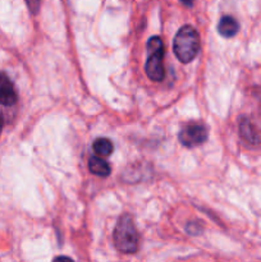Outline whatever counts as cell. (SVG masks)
Here are the masks:
<instances>
[{"instance_id":"1","label":"cell","mask_w":261,"mask_h":262,"mask_svg":"<svg viewBox=\"0 0 261 262\" xmlns=\"http://www.w3.org/2000/svg\"><path fill=\"white\" fill-rule=\"evenodd\" d=\"M113 239H114V245L117 250L120 251L122 253L130 255V253L137 252L140 237H138L135 222H133L132 216L129 214L122 215L118 219L114 234H113Z\"/></svg>"},{"instance_id":"2","label":"cell","mask_w":261,"mask_h":262,"mask_svg":"<svg viewBox=\"0 0 261 262\" xmlns=\"http://www.w3.org/2000/svg\"><path fill=\"white\" fill-rule=\"evenodd\" d=\"M173 49L179 61L186 64L192 61L200 50L199 32L192 26H183L174 37Z\"/></svg>"},{"instance_id":"3","label":"cell","mask_w":261,"mask_h":262,"mask_svg":"<svg viewBox=\"0 0 261 262\" xmlns=\"http://www.w3.org/2000/svg\"><path fill=\"white\" fill-rule=\"evenodd\" d=\"M209 137L207 128L202 123H189L179 132V141L186 147H196L202 145Z\"/></svg>"},{"instance_id":"4","label":"cell","mask_w":261,"mask_h":262,"mask_svg":"<svg viewBox=\"0 0 261 262\" xmlns=\"http://www.w3.org/2000/svg\"><path fill=\"white\" fill-rule=\"evenodd\" d=\"M163 55L164 53H155L148 55L147 61H146L145 66V71L151 81L160 82L163 81L164 77H165V71H164L163 64Z\"/></svg>"},{"instance_id":"5","label":"cell","mask_w":261,"mask_h":262,"mask_svg":"<svg viewBox=\"0 0 261 262\" xmlns=\"http://www.w3.org/2000/svg\"><path fill=\"white\" fill-rule=\"evenodd\" d=\"M17 102V92L5 72H0V104L12 106Z\"/></svg>"},{"instance_id":"6","label":"cell","mask_w":261,"mask_h":262,"mask_svg":"<svg viewBox=\"0 0 261 262\" xmlns=\"http://www.w3.org/2000/svg\"><path fill=\"white\" fill-rule=\"evenodd\" d=\"M240 132L241 136H242L243 140L246 142L251 143V145H257L260 143L261 137H260V133L258 130L256 129L255 125L250 122L248 119H242L240 123Z\"/></svg>"},{"instance_id":"7","label":"cell","mask_w":261,"mask_h":262,"mask_svg":"<svg viewBox=\"0 0 261 262\" xmlns=\"http://www.w3.org/2000/svg\"><path fill=\"white\" fill-rule=\"evenodd\" d=\"M238 30H240L238 22L233 17H229V15L223 17L222 19H220L219 25H217V31H219V33L227 38L233 37V36L237 35Z\"/></svg>"},{"instance_id":"8","label":"cell","mask_w":261,"mask_h":262,"mask_svg":"<svg viewBox=\"0 0 261 262\" xmlns=\"http://www.w3.org/2000/svg\"><path fill=\"white\" fill-rule=\"evenodd\" d=\"M89 169L92 174L99 177H107L110 176V171H112L109 164L104 159L99 158V156H92V158H90Z\"/></svg>"},{"instance_id":"9","label":"cell","mask_w":261,"mask_h":262,"mask_svg":"<svg viewBox=\"0 0 261 262\" xmlns=\"http://www.w3.org/2000/svg\"><path fill=\"white\" fill-rule=\"evenodd\" d=\"M92 148H94L95 154H96L99 158H106V156H110L113 154L114 146H113L112 141L102 137V138H97V140L94 141Z\"/></svg>"},{"instance_id":"10","label":"cell","mask_w":261,"mask_h":262,"mask_svg":"<svg viewBox=\"0 0 261 262\" xmlns=\"http://www.w3.org/2000/svg\"><path fill=\"white\" fill-rule=\"evenodd\" d=\"M147 50L148 54H155V53H164V45L163 41L158 36H154L150 40L147 41Z\"/></svg>"},{"instance_id":"11","label":"cell","mask_w":261,"mask_h":262,"mask_svg":"<svg viewBox=\"0 0 261 262\" xmlns=\"http://www.w3.org/2000/svg\"><path fill=\"white\" fill-rule=\"evenodd\" d=\"M26 4H27L28 9L32 14H37L38 10H40L41 0H26Z\"/></svg>"},{"instance_id":"12","label":"cell","mask_w":261,"mask_h":262,"mask_svg":"<svg viewBox=\"0 0 261 262\" xmlns=\"http://www.w3.org/2000/svg\"><path fill=\"white\" fill-rule=\"evenodd\" d=\"M53 262H74L72 258L67 257V256H58V257H55L53 260Z\"/></svg>"},{"instance_id":"13","label":"cell","mask_w":261,"mask_h":262,"mask_svg":"<svg viewBox=\"0 0 261 262\" xmlns=\"http://www.w3.org/2000/svg\"><path fill=\"white\" fill-rule=\"evenodd\" d=\"M182 2H183L186 5H188V7H191V5L193 4V0H182Z\"/></svg>"},{"instance_id":"14","label":"cell","mask_w":261,"mask_h":262,"mask_svg":"<svg viewBox=\"0 0 261 262\" xmlns=\"http://www.w3.org/2000/svg\"><path fill=\"white\" fill-rule=\"evenodd\" d=\"M2 128H3V115L0 113V132H2Z\"/></svg>"}]
</instances>
